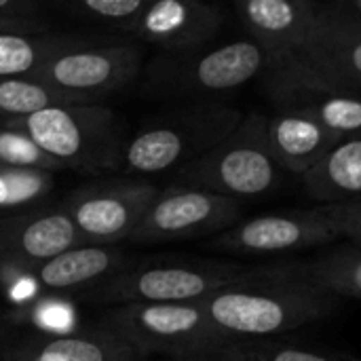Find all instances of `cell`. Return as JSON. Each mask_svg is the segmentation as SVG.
I'll use <instances>...</instances> for the list:
<instances>
[{
  "mask_svg": "<svg viewBox=\"0 0 361 361\" xmlns=\"http://www.w3.org/2000/svg\"><path fill=\"white\" fill-rule=\"evenodd\" d=\"M343 298L313 286L279 279L264 264L262 275L233 283L201 300L212 326L231 341H269L319 322Z\"/></svg>",
  "mask_w": 361,
  "mask_h": 361,
  "instance_id": "6da1fadb",
  "label": "cell"
},
{
  "mask_svg": "<svg viewBox=\"0 0 361 361\" xmlns=\"http://www.w3.org/2000/svg\"><path fill=\"white\" fill-rule=\"evenodd\" d=\"M269 55L252 38L192 53H159L144 68V89L163 99L222 102L267 72Z\"/></svg>",
  "mask_w": 361,
  "mask_h": 361,
  "instance_id": "7a4b0ae2",
  "label": "cell"
},
{
  "mask_svg": "<svg viewBox=\"0 0 361 361\" xmlns=\"http://www.w3.org/2000/svg\"><path fill=\"white\" fill-rule=\"evenodd\" d=\"M243 112L226 102H197L173 108L144 125L123 148L121 167L129 173H163L184 169L241 121Z\"/></svg>",
  "mask_w": 361,
  "mask_h": 361,
  "instance_id": "3957f363",
  "label": "cell"
},
{
  "mask_svg": "<svg viewBox=\"0 0 361 361\" xmlns=\"http://www.w3.org/2000/svg\"><path fill=\"white\" fill-rule=\"evenodd\" d=\"M262 78L273 99L296 91L361 97V25L326 17L319 8L307 38L271 61Z\"/></svg>",
  "mask_w": 361,
  "mask_h": 361,
  "instance_id": "277c9868",
  "label": "cell"
},
{
  "mask_svg": "<svg viewBox=\"0 0 361 361\" xmlns=\"http://www.w3.org/2000/svg\"><path fill=\"white\" fill-rule=\"evenodd\" d=\"M267 127V114L247 112L220 144L180 169L173 186L199 188L241 203L271 195L283 169L271 152Z\"/></svg>",
  "mask_w": 361,
  "mask_h": 361,
  "instance_id": "5b68a950",
  "label": "cell"
},
{
  "mask_svg": "<svg viewBox=\"0 0 361 361\" xmlns=\"http://www.w3.org/2000/svg\"><path fill=\"white\" fill-rule=\"evenodd\" d=\"M27 133L68 169H116L123 159L118 116L104 104L59 106L6 125Z\"/></svg>",
  "mask_w": 361,
  "mask_h": 361,
  "instance_id": "8992f818",
  "label": "cell"
},
{
  "mask_svg": "<svg viewBox=\"0 0 361 361\" xmlns=\"http://www.w3.org/2000/svg\"><path fill=\"white\" fill-rule=\"evenodd\" d=\"M106 328L140 357L159 353L180 361L231 343L212 326L201 302L123 305L110 313Z\"/></svg>",
  "mask_w": 361,
  "mask_h": 361,
  "instance_id": "52a82bcc",
  "label": "cell"
},
{
  "mask_svg": "<svg viewBox=\"0 0 361 361\" xmlns=\"http://www.w3.org/2000/svg\"><path fill=\"white\" fill-rule=\"evenodd\" d=\"M264 267L224 260H176L144 264L116 275L106 296L123 305L201 302L222 288L262 275Z\"/></svg>",
  "mask_w": 361,
  "mask_h": 361,
  "instance_id": "ba28073f",
  "label": "cell"
},
{
  "mask_svg": "<svg viewBox=\"0 0 361 361\" xmlns=\"http://www.w3.org/2000/svg\"><path fill=\"white\" fill-rule=\"evenodd\" d=\"M144 70V44L137 40L95 42L63 51L44 61L27 78L61 93L102 104L106 97L127 89Z\"/></svg>",
  "mask_w": 361,
  "mask_h": 361,
  "instance_id": "9c48e42d",
  "label": "cell"
},
{
  "mask_svg": "<svg viewBox=\"0 0 361 361\" xmlns=\"http://www.w3.org/2000/svg\"><path fill=\"white\" fill-rule=\"evenodd\" d=\"M243 203L188 186H171L159 192L129 241L169 243L222 235L239 224Z\"/></svg>",
  "mask_w": 361,
  "mask_h": 361,
  "instance_id": "30bf717a",
  "label": "cell"
},
{
  "mask_svg": "<svg viewBox=\"0 0 361 361\" xmlns=\"http://www.w3.org/2000/svg\"><path fill=\"white\" fill-rule=\"evenodd\" d=\"M341 239L326 205L241 220L214 237L207 247L228 256H281L322 247Z\"/></svg>",
  "mask_w": 361,
  "mask_h": 361,
  "instance_id": "8fae6325",
  "label": "cell"
},
{
  "mask_svg": "<svg viewBox=\"0 0 361 361\" xmlns=\"http://www.w3.org/2000/svg\"><path fill=\"white\" fill-rule=\"evenodd\" d=\"M161 188L144 180L93 184L72 192L66 214L72 218L82 245H110L129 239Z\"/></svg>",
  "mask_w": 361,
  "mask_h": 361,
  "instance_id": "7c38bea8",
  "label": "cell"
},
{
  "mask_svg": "<svg viewBox=\"0 0 361 361\" xmlns=\"http://www.w3.org/2000/svg\"><path fill=\"white\" fill-rule=\"evenodd\" d=\"M220 4L199 0H157L148 2L135 19L129 38L152 44L159 53H192L209 47L224 23Z\"/></svg>",
  "mask_w": 361,
  "mask_h": 361,
  "instance_id": "4fadbf2b",
  "label": "cell"
},
{
  "mask_svg": "<svg viewBox=\"0 0 361 361\" xmlns=\"http://www.w3.org/2000/svg\"><path fill=\"white\" fill-rule=\"evenodd\" d=\"M82 245L66 212H38L0 220V264L36 271L55 256Z\"/></svg>",
  "mask_w": 361,
  "mask_h": 361,
  "instance_id": "5bb4252c",
  "label": "cell"
},
{
  "mask_svg": "<svg viewBox=\"0 0 361 361\" xmlns=\"http://www.w3.org/2000/svg\"><path fill=\"white\" fill-rule=\"evenodd\" d=\"M235 11L269 63L298 47L319 19V2L313 0H243Z\"/></svg>",
  "mask_w": 361,
  "mask_h": 361,
  "instance_id": "9a60e30c",
  "label": "cell"
},
{
  "mask_svg": "<svg viewBox=\"0 0 361 361\" xmlns=\"http://www.w3.org/2000/svg\"><path fill=\"white\" fill-rule=\"evenodd\" d=\"M140 355L110 328L42 334L17 343L0 361H137Z\"/></svg>",
  "mask_w": 361,
  "mask_h": 361,
  "instance_id": "2e32d148",
  "label": "cell"
},
{
  "mask_svg": "<svg viewBox=\"0 0 361 361\" xmlns=\"http://www.w3.org/2000/svg\"><path fill=\"white\" fill-rule=\"evenodd\" d=\"M269 146L283 171L307 176L336 144L330 131L298 108H277L269 116Z\"/></svg>",
  "mask_w": 361,
  "mask_h": 361,
  "instance_id": "e0dca14e",
  "label": "cell"
},
{
  "mask_svg": "<svg viewBox=\"0 0 361 361\" xmlns=\"http://www.w3.org/2000/svg\"><path fill=\"white\" fill-rule=\"evenodd\" d=\"M269 267L279 279L313 286L341 298H361V247L351 243L309 260H288Z\"/></svg>",
  "mask_w": 361,
  "mask_h": 361,
  "instance_id": "ac0fdd59",
  "label": "cell"
},
{
  "mask_svg": "<svg viewBox=\"0 0 361 361\" xmlns=\"http://www.w3.org/2000/svg\"><path fill=\"white\" fill-rule=\"evenodd\" d=\"M305 190L322 205L361 201V137L336 144L307 176Z\"/></svg>",
  "mask_w": 361,
  "mask_h": 361,
  "instance_id": "d6986e66",
  "label": "cell"
},
{
  "mask_svg": "<svg viewBox=\"0 0 361 361\" xmlns=\"http://www.w3.org/2000/svg\"><path fill=\"white\" fill-rule=\"evenodd\" d=\"M123 264L125 254L110 245H78L40 264L34 271V277L44 290L59 292L108 277L121 271Z\"/></svg>",
  "mask_w": 361,
  "mask_h": 361,
  "instance_id": "ffe728a7",
  "label": "cell"
},
{
  "mask_svg": "<svg viewBox=\"0 0 361 361\" xmlns=\"http://www.w3.org/2000/svg\"><path fill=\"white\" fill-rule=\"evenodd\" d=\"M99 40L102 38L53 34L49 30L27 34H0V78L30 76L51 57L63 51L95 44Z\"/></svg>",
  "mask_w": 361,
  "mask_h": 361,
  "instance_id": "44dd1931",
  "label": "cell"
},
{
  "mask_svg": "<svg viewBox=\"0 0 361 361\" xmlns=\"http://www.w3.org/2000/svg\"><path fill=\"white\" fill-rule=\"evenodd\" d=\"M275 108H298L341 142L361 137V97L330 91H296L275 97Z\"/></svg>",
  "mask_w": 361,
  "mask_h": 361,
  "instance_id": "7402d4cb",
  "label": "cell"
},
{
  "mask_svg": "<svg viewBox=\"0 0 361 361\" xmlns=\"http://www.w3.org/2000/svg\"><path fill=\"white\" fill-rule=\"evenodd\" d=\"M91 106L80 97L61 93L27 76L0 78V127L23 121L49 108L59 106Z\"/></svg>",
  "mask_w": 361,
  "mask_h": 361,
  "instance_id": "603a6c76",
  "label": "cell"
},
{
  "mask_svg": "<svg viewBox=\"0 0 361 361\" xmlns=\"http://www.w3.org/2000/svg\"><path fill=\"white\" fill-rule=\"evenodd\" d=\"M148 2L144 0H74L63 2L61 11L68 13L72 19L102 25L110 32H118L129 36L135 19L146 8Z\"/></svg>",
  "mask_w": 361,
  "mask_h": 361,
  "instance_id": "cb8c5ba5",
  "label": "cell"
},
{
  "mask_svg": "<svg viewBox=\"0 0 361 361\" xmlns=\"http://www.w3.org/2000/svg\"><path fill=\"white\" fill-rule=\"evenodd\" d=\"M0 165L11 169H30L47 173L68 169L63 163L49 157L27 133L11 127H0Z\"/></svg>",
  "mask_w": 361,
  "mask_h": 361,
  "instance_id": "d4e9b609",
  "label": "cell"
},
{
  "mask_svg": "<svg viewBox=\"0 0 361 361\" xmlns=\"http://www.w3.org/2000/svg\"><path fill=\"white\" fill-rule=\"evenodd\" d=\"M53 190V173L0 165V209L27 207Z\"/></svg>",
  "mask_w": 361,
  "mask_h": 361,
  "instance_id": "484cf974",
  "label": "cell"
},
{
  "mask_svg": "<svg viewBox=\"0 0 361 361\" xmlns=\"http://www.w3.org/2000/svg\"><path fill=\"white\" fill-rule=\"evenodd\" d=\"M258 361H361L347 353H334V351H319V349H307L292 343H281L275 338L269 341H252Z\"/></svg>",
  "mask_w": 361,
  "mask_h": 361,
  "instance_id": "4316f807",
  "label": "cell"
},
{
  "mask_svg": "<svg viewBox=\"0 0 361 361\" xmlns=\"http://www.w3.org/2000/svg\"><path fill=\"white\" fill-rule=\"evenodd\" d=\"M328 214L343 239H347L351 245L361 247V201L360 203H338V205H326Z\"/></svg>",
  "mask_w": 361,
  "mask_h": 361,
  "instance_id": "83f0119b",
  "label": "cell"
},
{
  "mask_svg": "<svg viewBox=\"0 0 361 361\" xmlns=\"http://www.w3.org/2000/svg\"><path fill=\"white\" fill-rule=\"evenodd\" d=\"M180 361H258L252 341H231Z\"/></svg>",
  "mask_w": 361,
  "mask_h": 361,
  "instance_id": "f1b7e54d",
  "label": "cell"
},
{
  "mask_svg": "<svg viewBox=\"0 0 361 361\" xmlns=\"http://www.w3.org/2000/svg\"><path fill=\"white\" fill-rule=\"evenodd\" d=\"M0 19L44 25L38 17V6L30 0H0Z\"/></svg>",
  "mask_w": 361,
  "mask_h": 361,
  "instance_id": "f546056e",
  "label": "cell"
},
{
  "mask_svg": "<svg viewBox=\"0 0 361 361\" xmlns=\"http://www.w3.org/2000/svg\"><path fill=\"white\" fill-rule=\"evenodd\" d=\"M319 8L326 17L349 21L361 25V0H334V2H319Z\"/></svg>",
  "mask_w": 361,
  "mask_h": 361,
  "instance_id": "4dcf8cb0",
  "label": "cell"
},
{
  "mask_svg": "<svg viewBox=\"0 0 361 361\" xmlns=\"http://www.w3.org/2000/svg\"><path fill=\"white\" fill-rule=\"evenodd\" d=\"M44 25H36V23H17V21H4L0 19V34H27V32H44Z\"/></svg>",
  "mask_w": 361,
  "mask_h": 361,
  "instance_id": "1f68e13d",
  "label": "cell"
}]
</instances>
